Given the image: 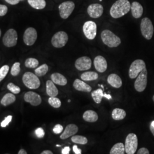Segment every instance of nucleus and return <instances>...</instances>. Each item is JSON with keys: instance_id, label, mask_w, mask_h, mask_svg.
Here are the masks:
<instances>
[{"instance_id": "1", "label": "nucleus", "mask_w": 154, "mask_h": 154, "mask_svg": "<svg viewBox=\"0 0 154 154\" xmlns=\"http://www.w3.org/2000/svg\"><path fill=\"white\" fill-rule=\"evenodd\" d=\"M131 5L128 0H118L110 9L111 16L114 18H119L128 13Z\"/></svg>"}, {"instance_id": "2", "label": "nucleus", "mask_w": 154, "mask_h": 154, "mask_svg": "<svg viewBox=\"0 0 154 154\" xmlns=\"http://www.w3.org/2000/svg\"><path fill=\"white\" fill-rule=\"evenodd\" d=\"M100 36L103 42L109 48L118 47L121 43L120 38L109 30H104Z\"/></svg>"}, {"instance_id": "3", "label": "nucleus", "mask_w": 154, "mask_h": 154, "mask_svg": "<svg viewBox=\"0 0 154 154\" xmlns=\"http://www.w3.org/2000/svg\"><path fill=\"white\" fill-rule=\"evenodd\" d=\"M22 82L25 86L30 89H37L41 85V82L38 76L31 72H26L23 74Z\"/></svg>"}, {"instance_id": "4", "label": "nucleus", "mask_w": 154, "mask_h": 154, "mask_svg": "<svg viewBox=\"0 0 154 154\" xmlns=\"http://www.w3.org/2000/svg\"><path fill=\"white\" fill-rule=\"evenodd\" d=\"M140 30L143 37L148 40L152 38L154 34V26L149 18L145 17L140 22Z\"/></svg>"}, {"instance_id": "5", "label": "nucleus", "mask_w": 154, "mask_h": 154, "mask_svg": "<svg viewBox=\"0 0 154 154\" xmlns=\"http://www.w3.org/2000/svg\"><path fill=\"white\" fill-rule=\"evenodd\" d=\"M125 150L127 154H134L137 150L138 146V137L135 134L130 133L126 138Z\"/></svg>"}, {"instance_id": "6", "label": "nucleus", "mask_w": 154, "mask_h": 154, "mask_svg": "<svg viewBox=\"0 0 154 154\" xmlns=\"http://www.w3.org/2000/svg\"><path fill=\"white\" fill-rule=\"evenodd\" d=\"M69 39L67 34L63 32L60 31L53 36L51 38V44L56 48H61L66 45Z\"/></svg>"}, {"instance_id": "7", "label": "nucleus", "mask_w": 154, "mask_h": 154, "mask_svg": "<svg viewBox=\"0 0 154 154\" xmlns=\"http://www.w3.org/2000/svg\"><path fill=\"white\" fill-rule=\"evenodd\" d=\"M144 68H146V63L142 60H137L134 61L129 69V77L131 79H135Z\"/></svg>"}, {"instance_id": "8", "label": "nucleus", "mask_w": 154, "mask_h": 154, "mask_svg": "<svg viewBox=\"0 0 154 154\" xmlns=\"http://www.w3.org/2000/svg\"><path fill=\"white\" fill-rule=\"evenodd\" d=\"M17 39L18 35L16 31L13 29H10L4 34L2 42L6 47L11 48L16 45Z\"/></svg>"}, {"instance_id": "9", "label": "nucleus", "mask_w": 154, "mask_h": 154, "mask_svg": "<svg viewBox=\"0 0 154 154\" xmlns=\"http://www.w3.org/2000/svg\"><path fill=\"white\" fill-rule=\"evenodd\" d=\"M147 70L144 68L138 75L134 83V88L138 92H142L147 86Z\"/></svg>"}, {"instance_id": "10", "label": "nucleus", "mask_w": 154, "mask_h": 154, "mask_svg": "<svg viewBox=\"0 0 154 154\" xmlns=\"http://www.w3.org/2000/svg\"><path fill=\"white\" fill-rule=\"evenodd\" d=\"M97 30V24L92 21L85 22L83 26V32L87 38L90 40H93L95 38Z\"/></svg>"}, {"instance_id": "11", "label": "nucleus", "mask_w": 154, "mask_h": 154, "mask_svg": "<svg viewBox=\"0 0 154 154\" xmlns=\"http://www.w3.org/2000/svg\"><path fill=\"white\" fill-rule=\"evenodd\" d=\"M60 14L62 18L67 19L71 15L75 8V4L72 1L63 2L59 5Z\"/></svg>"}, {"instance_id": "12", "label": "nucleus", "mask_w": 154, "mask_h": 154, "mask_svg": "<svg viewBox=\"0 0 154 154\" xmlns=\"http://www.w3.org/2000/svg\"><path fill=\"white\" fill-rule=\"evenodd\" d=\"M23 42L28 46H32L37 39V32L34 28H28L23 34Z\"/></svg>"}, {"instance_id": "13", "label": "nucleus", "mask_w": 154, "mask_h": 154, "mask_svg": "<svg viewBox=\"0 0 154 154\" xmlns=\"http://www.w3.org/2000/svg\"><path fill=\"white\" fill-rule=\"evenodd\" d=\"M92 62L88 57H82L77 59L75 62V66L77 70L80 71L87 70L91 68Z\"/></svg>"}, {"instance_id": "14", "label": "nucleus", "mask_w": 154, "mask_h": 154, "mask_svg": "<svg viewBox=\"0 0 154 154\" xmlns=\"http://www.w3.org/2000/svg\"><path fill=\"white\" fill-rule=\"evenodd\" d=\"M24 100L25 102L30 103L33 106H37L42 102L41 96L36 93L33 91H28L24 95Z\"/></svg>"}, {"instance_id": "15", "label": "nucleus", "mask_w": 154, "mask_h": 154, "mask_svg": "<svg viewBox=\"0 0 154 154\" xmlns=\"http://www.w3.org/2000/svg\"><path fill=\"white\" fill-rule=\"evenodd\" d=\"M88 15L93 18H98L102 16L103 13V6L99 4H93L88 6Z\"/></svg>"}, {"instance_id": "16", "label": "nucleus", "mask_w": 154, "mask_h": 154, "mask_svg": "<svg viewBox=\"0 0 154 154\" xmlns=\"http://www.w3.org/2000/svg\"><path fill=\"white\" fill-rule=\"evenodd\" d=\"M94 65L95 69L99 72H104L107 70V63L103 56H97L94 61Z\"/></svg>"}, {"instance_id": "17", "label": "nucleus", "mask_w": 154, "mask_h": 154, "mask_svg": "<svg viewBox=\"0 0 154 154\" xmlns=\"http://www.w3.org/2000/svg\"><path fill=\"white\" fill-rule=\"evenodd\" d=\"M78 131V127L74 124H70L66 127L63 132L60 136L61 139H66L74 135Z\"/></svg>"}, {"instance_id": "18", "label": "nucleus", "mask_w": 154, "mask_h": 154, "mask_svg": "<svg viewBox=\"0 0 154 154\" xmlns=\"http://www.w3.org/2000/svg\"><path fill=\"white\" fill-rule=\"evenodd\" d=\"M73 87L78 91L86 93L91 92L92 90L91 87L90 85L79 79H76L74 81L73 83Z\"/></svg>"}, {"instance_id": "19", "label": "nucleus", "mask_w": 154, "mask_h": 154, "mask_svg": "<svg viewBox=\"0 0 154 154\" xmlns=\"http://www.w3.org/2000/svg\"><path fill=\"white\" fill-rule=\"evenodd\" d=\"M107 82L114 88H120L122 85L121 77L116 74H111L107 78Z\"/></svg>"}, {"instance_id": "20", "label": "nucleus", "mask_w": 154, "mask_h": 154, "mask_svg": "<svg viewBox=\"0 0 154 154\" xmlns=\"http://www.w3.org/2000/svg\"><path fill=\"white\" fill-rule=\"evenodd\" d=\"M131 10L132 16L135 18H139L141 17L143 13V6L138 2H133L131 4Z\"/></svg>"}, {"instance_id": "21", "label": "nucleus", "mask_w": 154, "mask_h": 154, "mask_svg": "<svg viewBox=\"0 0 154 154\" xmlns=\"http://www.w3.org/2000/svg\"><path fill=\"white\" fill-rule=\"evenodd\" d=\"M51 79L54 83L60 86H65L67 83L66 77L58 72L52 74L51 75Z\"/></svg>"}, {"instance_id": "22", "label": "nucleus", "mask_w": 154, "mask_h": 154, "mask_svg": "<svg viewBox=\"0 0 154 154\" xmlns=\"http://www.w3.org/2000/svg\"><path fill=\"white\" fill-rule=\"evenodd\" d=\"M46 93L51 97H55L58 94V90L52 81L48 80L46 84Z\"/></svg>"}, {"instance_id": "23", "label": "nucleus", "mask_w": 154, "mask_h": 154, "mask_svg": "<svg viewBox=\"0 0 154 154\" xmlns=\"http://www.w3.org/2000/svg\"><path fill=\"white\" fill-rule=\"evenodd\" d=\"M83 118L85 121L94 123L97 121L98 119V116L97 113L93 110H87L84 112Z\"/></svg>"}, {"instance_id": "24", "label": "nucleus", "mask_w": 154, "mask_h": 154, "mask_svg": "<svg viewBox=\"0 0 154 154\" xmlns=\"http://www.w3.org/2000/svg\"><path fill=\"white\" fill-rule=\"evenodd\" d=\"M111 115H112V118L114 120L121 121L123 119L126 117V112L123 109L116 108L113 110Z\"/></svg>"}, {"instance_id": "25", "label": "nucleus", "mask_w": 154, "mask_h": 154, "mask_svg": "<svg viewBox=\"0 0 154 154\" xmlns=\"http://www.w3.org/2000/svg\"><path fill=\"white\" fill-rule=\"evenodd\" d=\"M16 100V98L14 95L11 93L6 94L1 100V104L4 106H7L13 103Z\"/></svg>"}, {"instance_id": "26", "label": "nucleus", "mask_w": 154, "mask_h": 154, "mask_svg": "<svg viewBox=\"0 0 154 154\" xmlns=\"http://www.w3.org/2000/svg\"><path fill=\"white\" fill-rule=\"evenodd\" d=\"M28 1L30 5L37 10L43 9L46 5L45 0H28Z\"/></svg>"}, {"instance_id": "27", "label": "nucleus", "mask_w": 154, "mask_h": 154, "mask_svg": "<svg viewBox=\"0 0 154 154\" xmlns=\"http://www.w3.org/2000/svg\"><path fill=\"white\" fill-rule=\"evenodd\" d=\"M125 152V146L122 143H118L111 148L110 154H124Z\"/></svg>"}, {"instance_id": "28", "label": "nucleus", "mask_w": 154, "mask_h": 154, "mask_svg": "<svg viewBox=\"0 0 154 154\" xmlns=\"http://www.w3.org/2000/svg\"><path fill=\"white\" fill-rule=\"evenodd\" d=\"M83 81H91L96 80L98 78V74L96 72H83L81 76Z\"/></svg>"}, {"instance_id": "29", "label": "nucleus", "mask_w": 154, "mask_h": 154, "mask_svg": "<svg viewBox=\"0 0 154 154\" xmlns=\"http://www.w3.org/2000/svg\"><path fill=\"white\" fill-rule=\"evenodd\" d=\"M91 97L94 102L96 103L99 104L101 102L102 98L104 97V94L103 92V90L101 88H98L97 90H94L91 93Z\"/></svg>"}, {"instance_id": "30", "label": "nucleus", "mask_w": 154, "mask_h": 154, "mask_svg": "<svg viewBox=\"0 0 154 154\" xmlns=\"http://www.w3.org/2000/svg\"><path fill=\"white\" fill-rule=\"evenodd\" d=\"M49 67L48 65L46 64H43L41 66H39L35 70V74L38 77H42L46 74V73L48 72Z\"/></svg>"}, {"instance_id": "31", "label": "nucleus", "mask_w": 154, "mask_h": 154, "mask_svg": "<svg viewBox=\"0 0 154 154\" xmlns=\"http://www.w3.org/2000/svg\"><path fill=\"white\" fill-rule=\"evenodd\" d=\"M72 141L73 143L80 144H86L88 142V139L81 135L72 136Z\"/></svg>"}, {"instance_id": "32", "label": "nucleus", "mask_w": 154, "mask_h": 154, "mask_svg": "<svg viewBox=\"0 0 154 154\" xmlns=\"http://www.w3.org/2000/svg\"><path fill=\"white\" fill-rule=\"evenodd\" d=\"M39 62L37 59L33 58H28L25 62V65L28 68L35 69L38 66Z\"/></svg>"}, {"instance_id": "33", "label": "nucleus", "mask_w": 154, "mask_h": 154, "mask_svg": "<svg viewBox=\"0 0 154 154\" xmlns=\"http://www.w3.org/2000/svg\"><path fill=\"white\" fill-rule=\"evenodd\" d=\"M48 102L51 106L54 108H59L61 106V102L60 99L56 97H50L48 99Z\"/></svg>"}, {"instance_id": "34", "label": "nucleus", "mask_w": 154, "mask_h": 154, "mask_svg": "<svg viewBox=\"0 0 154 154\" xmlns=\"http://www.w3.org/2000/svg\"><path fill=\"white\" fill-rule=\"evenodd\" d=\"M21 71L20 69V62H16L13 64L11 69V75L13 76H17L18 75Z\"/></svg>"}, {"instance_id": "35", "label": "nucleus", "mask_w": 154, "mask_h": 154, "mask_svg": "<svg viewBox=\"0 0 154 154\" xmlns=\"http://www.w3.org/2000/svg\"><path fill=\"white\" fill-rule=\"evenodd\" d=\"M9 70V66L8 65H4L0 69V81H2L8 74Z\"/></svg>"}, {"instance_id": "36", "label": "nucleus", "mask_w": 154, "mask_h": 154, "mask_svg": "<svg viewBox=\"0 0 154 154\" xmlns=\"http://www.w3.org/2000/svg\"><path fill=\"white\" fill-rule=\"evenodd\" d=\"M7 88L9 91H11L12 93L15 94H19L21 91L20 88L13 83H9L7 86Z\"/></svg>"}, {"instance_id": "37", "label": "nucleus", "mask_w": 154, "mask_h": 154, "mask_svg": "<svg viewBox=\"0 0 154 154\" xmlns=\"http://www.w3.org/2000/svg\"><path fill=\"white\" fill-rule=\"evenodd\" d=\"M12 118L13 117L11 116H6L5 118V119L1 123V127H5L7 126L10 123V122L11 121Z\"/></svg>"}, {"instance_id": "38", "label": "nucleus", "mask_w": 154, "mask_h": 154, "mask_svg": "<svg viewBox=\"0 0 154 154\" xmlns=\"http://www.w3.org/2000/svg\"><path fill=\"white\" fill-rule=\"evenodd\" d=\"M35 134L36 135V136L38 138H42L44 137L45 131L44 129L41 127L38 128L35 130Z\"/></svg>"}, {"instance_id": "39", "label": "nucleus", "mask_w": 154, "mask_h": 154, "mask_svg": "<svg viewBox=\"0 0 154 154\" xmlns=\"http://www.w3.org/2000/svg\"><path fill=\"white\" fill-rule=\"evenodd\" d=\"M63 130V126L60 124H57L53 128V131L55 134H61V132H62Z\"/></svg>"}, {"instance_id": "40", "label": "nucleus", "mask_w": 154, "mask_h": 154, "mask_svg": "<svg viewBox=\"0 0 154 154\" xmlns=\"http://www.w3.org/2000/svg\"><path fill=\"white\" fill-rule=\"evenodd\" d=\"M8 12V7L4 5H0V16H4Z\"/></svg>"}, {"instance_id": "41", "label": "nucleus", "mask_w": 154, "mask_h": 154, "mask_svg": "<svg viewBox=\"0 0 154 154\" xmlns=\"http://www.w3.org/2000/svg\"><path fill=\"white\" fill-rule=\"evenodd\" d=\"M138 154H149V150L147 149L145 147H142L141 149H139V151L137 152Z\"/></svg>"}, {"instance_id": "42", "label": "nucleus", "mask_w": 154, "mask_h": 154, "mask_svg": "<svg viewBox=\"0 0 154 154\" xmlns=\"http://www.w3.org/2000/svg\"><path fill=\"white\" fill-rule=\"evenodd\" d=\"M72 149H73L74 152L75 154H82V150H81V149H78V146H77V145L73 146Z\"/></svg>"}, {"instance_id": "43", "label": "nucleus", "mask_w": 154, "mask_h": 154, "mask_svg": "<svg viewBox=\"0 0 154 154\" xmlns=\"http://www.w3.org/2000/svg\"><path fill=\"white\" fill-rule=\"evenodd\" d=\"M20 0H5L6 2L11 5H16L17 4H18L20 2Z\"/></svg>"}, {"instance_id": "44", "label": "nucleus", "mask_w": 154, "mask_h": 154, "mask_svg": "<svg viewBox=\"0 0 154 154\" xmlns=\"http://www.w3.org/2000/svg\"><path fill=\"white\" fill-rule=\"evenodd\" d=\"M70 148L69 147H65L62 149L61 153L62 154H69L70 153Z\"/></svg>"}, {"instance_id": "45", "label": "nucleus", "mask_w": 154, "mask_h": 154, "mask_svg": "<svg viewBox=\"0 0 154 154\" xmlns=\"http://www.w3.org/2000/svg\"><path fill=\"white\" fill-rule=\"evenodd\" d=\"M53 152L50 150H45L41 152V154H53Z\"/></svg>"}, {"instance_id": "46", "label": "nucleus", "mask_w": 154, "mask_h": 154, "mask_svg": "<svg viewBox=\"0 0 154 154\" xmlns=\"http://www.w3.org/2000/svg\"><path fill=\"white\" fill-rule=\"evenodd\" d=\"M18 154H27V152L24 149H21L19 152H18Z\"/></svg>"}, {"instance_id": "47", "label": "nucleus", "mask_w": 154, "mask_h": 154, "mask_svg": "<svg viewBox=\"0 0 154 154\" xmlns=\"http://www.w3.org/2000/svg\"><path fill=\"white\" fill-rule=\"evenodd\" d=\"M104 97L106 98L107 99H111L112 98L111 95H110V94H104Z\"/></svg>"}, {"instance_id": "48", "label": "nucleus", "mask_w": 154, "mask_h": 154, "mask_svg": "<svg viewBox=\"0 0 154 154\" xmlns=\"http://www.w3.org/2000/svg\"><path fill=\"white\" fill-rule=\"evenodd\" d=\"M149 129H150L151 132V133L153 134V135L154 136V127L152 126H151V125H150Z\"/></svg>"}, {"instance_id": "49", "label": "nucleus", "mask_w": 154, "mask_h": 154, "mask_svg": "<svg viewBox=\"0 0 154 154\" xmlns=\"http://www.w3.org/2000/svg\"><path fill=\"white\" fill-rule=\"evenodd\" d=\"M151 126H152L153 127H154V121H152V122H151Z\"/></svg>"}, {"instance_id": "50", "label": "nucleus", "mask_w": 154, "mask_h": 154, "mask_svg": "<svg viewBox=\"0 0 154 154\" xmlns=\"http://www.w3.org/2000/svg\"><path fill=\"white\" fill-rule=\"evenodd\" d=\"M56 146H57V147H61V145H60V144H57V145H56Z\"/></svg>"}, {"instance_id": "51", "label": "nucleus", "mask_w": 154, "mask_h": 154, "mask_svg": "<svg viewBox=\"0 0 154 154\" xmlns=\"http://www.w3.org/2000/svg\"><path fill=\"white\" fill-rule=\"evenodd\" d=\"M71 102L70 99H69V100H68V102Z\"/></svg>"}, {"instance_id": "52", "label": "nucleus", "mask_w": 154, "mask_h": 154, "mask_svg": "<svg viewBox=\"0 0 154 154\" xmlns=\"http://www.w3.org/2000/svg\"><path fill=\"white\" fill-rule=\"evenodd\" d=\"M0 35H1V30H0Z\"/></svg>"}, {"instance_id": "53", "label": "nucleus", "mask_w": 154, "mask_h": 154, "mask_svg": "<svg viewBox=\"0 0 154 154\" xmlns=\"http://www.w3.org/2000/svg\"><path fill=\"white\" fill-rule=\"evenodd\" d=\"M152 99H153V100H154V95L153 96V97H152Z\"/></svg>"}, {"instance_id": "54", "label": "nucleus", "mask_w": 154, "mask_h": 154, "mask_svg": "<svg viewBox=\"0 0 154 154\" xmlns=\"http://www.w3.org/2000/svg\"><path fill=\"white\" fill-rule=\"evenodd\" d=\"M99 1H102V0H99Z\"/></svg>"}]
</instances>
